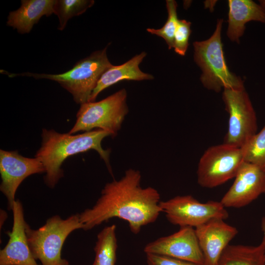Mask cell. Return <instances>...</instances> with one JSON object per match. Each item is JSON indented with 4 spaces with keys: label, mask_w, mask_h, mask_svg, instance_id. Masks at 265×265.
<instances>
[{
    "label": "cell",
    "mask_w": 265,
    "mask_h": 265,
    "mask_svg": "<svg viewBox=\"0 0 265 265\" xmlns=\"http://www.w3.org/2000/svg\"><path fill=\"white\" fill-rule=\"evenodd\" d=\"M141 180L140 171L131 168L120 179L106 184L95 205L80 214L83 229L118 217L126 221L131 232L137 234L143 226L154 222L161 212L160 194L152 187H142Z\"/></svg>",
    "instance_id": "obj_1"
},
{
    "label": "cell",
    "mask_w": 265,
    "mask_h": 265,
    "mask_svg": "<svg viewBox=\"0 0 265 265\" xmlns=\"http://www.w3.org/2000/svg\"><path fill=\"white\" fill-rule=\"evenodd\" d=\"M109 136H111L110 133L101 129L73 135L43 129L41 145L35 157L41 161L45 167V184L50 188H54L63 176L61 169L63 161L71 156L90 150L97 152L112 173L109 163L110 150L104 149L102 146L104 138Z\"/></svg>",
    "instance_id": "obj_2"
},
{
    "label": "cell",
    "mask_w": 265,
    "mask_h": 265,
    "mask_svg": "<svg viewBox=\"0 0 265 265\" xmlns=\"http://www.w3.org/2000/svg\"><path fill=\"white\" fill-rule=\"evenodd\" d=\"M107 46L96 51L88 56L78 61L70 70L58 74L24 72L10 73L3 70L1 73L9 77L18 76L45 79L58 83L70 92L75 102L80 105L89 102L90 96L103 74L112 66L106 54Z\"/></svg>",
    "instance_id": "obj_3"
},
{
    "label": "cell",
    "mask_w": 265,
    "mask_h": 265,
    "mask_svg": "<svg viewBox=\"0 0 265 265\" xmlns=\"http://www.w3.org/2000/svg\"><path fill=\"white\" fill-rule=\"evenodd\" d=\"M222 23V19L218 20L210 38L193 44L194 61L202 71L200 80L204 87L216 92L223 88L245 89L242 79L231 72L226 64L221 38Z\"/></svg>",
    "instance_id": "obj_4"
},
{
    "label": "cell",
    "mask_w": 265,
    "mask_h": 265,
    "mask_svg": "<svg viewBox=\"0 0 265 265\" xmlns=\"http://www.w3.org/2000/svg\"><path fill=\"white\" fill-rule=\"evenodd\" d=\"M83 228L80 214H73L66 219L55 215L36 230L27 223L26 233L33 257L42 265H70L68 261L61 257L63 245L72 232Z\"/></svg>",
    "instance_id": "obj_5"
},
{
    "label": "cell",
    "mask_w": 265,
    "mask_h": 265,
    "mask_svg": "<svg viewBox=\"0 0 265 265\" xmlns=\"http://www.w3.org/2000/svg\"><path fill=\"white\" fill-rule=\"evenodd\" d=\"M127 92L123 88L98 102H88L80 105L76 121L68 132L73 134L93 129H101L115 136L121 129L129 112Z\"/></svg>",
    "instance_id": "obj_6"
},
{
    "label": "cell",
    "mask_w": 265,
    "mask_h": 265,
    "mask_svg": "<svg viewBox=\"0 0 265 265\" xmlns=\"http://www.w3.org/2000/svg\"><path fill=\"white\" fill-rule=\"evenodd\" d=\"M244 161L242 149L225 143L207 149L197 170L198 184L213 188L235 178Z\"/></svg>",
    "instance_id": "obj_7"
},
{
    "label": "cell",
    "mask_w": 265,
    "mask_h": 265,
    "mask_svg": "<svg viewBox=\"0 0 265 265\" xmlns=\"http://www.w3.org/2000/svg\"><path fill=\"white\" fill-rule=\"evenodd\" d=\"M222 99L229 114L224 143L241 148L257 133L255 111L245 89H224Z\"/></svg>",
    "instance_id": "obj_8"
},
{
    "label": "cell",
    "mask_w": 265,
    "mask_h": 265,
    "mask_svg": "<svg viewBox=\"0 0 265 265\" xmlns=\"http://www.w3.org/2000/svg\"><path fill=\"white\" fill-rule=\"evenodd\" d=\"M159 206L168 221L180 227L195 228L211 219L219 218L225 220L229 217L226 208L220 201L201 203L189 195L177 196L167 201H160Z\"/></svg>",
    "instance_id": "obj_9"
},
{
    "label": "cell",
    "mask_w": 265,
    "mask_h": 265,
    "mask_svg": "<svg viewBox=\"0 0 265 265\" xmlns=\"http://www.w3.org/2000/svg\"><path fill=\"white\" fill-rule=\"evenodd\" d=\"M43 173H45V169L38 158L25 157L17 151L0 149V190L7 200L8 210H12L15 193L21 183L32 174Z\"/></svg>",
    "instance_id": "obj_10"
},
{
    "label": "cell",
    "mask_w": 265,
    "mask_h": 265,
    "mask_svg": "<svg viewBox=\"0 0 265 265\" xmlns=\"http://www.w3.org/2000/svg\"><path fill=\"white\" fill-rule=\"evenodd\" d=\"M144 252L204 265V258L195 229L183 227L177 232L147 243Z\"/></svg>",
    "instance_id": "obj_11"
},
{
    "label": "cell",
    "mask_w": 265,
    "mask_h": 265,
    "mask_svg": "<svg viewBox=\"0 0 265 265\" xmlns=\"http://www.w3.org/2000/svg\"><path fill=\"white\" fill-rule=\"evenodd\" d=\"M235 178L220 201L225 208L243 207L265 193V171L257 166L244 161Z\"/></svg>",
    "instance_id": "obj_12"
},
{
    "label": "cell",
    "mask_w": 265,
    "mask_h": 265,
    "mask_svg": "<svg viewBox=\"0 0 265 265\" xmlns=\"http://www.w3.org/2000/svg\"><path fill=\"white\" fill-rule=\"evenodd\" d=\"M13 223L12 230L6 232L8 241L0 251V265H39L33 257L26 233L22 204L16 200L12 207Z\"/></svg>",
    "instance_id": "obj_13"
},
{
    "label": "cell",
    "mask_w": 265,
    "mask_h": 265,
    "mask_svg": "<svg viewBox=\"0 0 265 265\" xmlns=\"http://www.w3.org/2000/svg\"><path fill=\"white\" fill-rule=\"evenodd\" d=\"M204 258V265H217L223 250L238 233L237 229L219 218L211 219L195 228Z\"/></svg>",
    "instance_id": "obj_14"
},
{
    "label": "cell",
    "mask_w": 265,
    "mask_h": 265,
    "mask_svg": "<svg viewBox=\"0 0 265 265\" xmlns=\"http://www.w3.org/2000/svg\"><path fill=\"white\" fill-rule=\"evenodd\" d=\"M146 55L145 52H142L121 65H112L101 76L89 102H94L102 91L121 81H141L154 79L152 75L142 72L139 67Z\"/></svg>",
    "instance_id": "obj_15"
},
{
    "label": "cell",
    "mask_w": 265,
    "mask_h": 265,
    "mask_svg": "<svg viewBox=\"0 0 265 265\" xmlns=\"http://www.w3.org/2000/svg\"><path fill=\"white\" fill-rule=\"evenodd\" d=\"M20 7L9 12L7 25L20 34L28 33L43 16L54 12L55 0H22Z\"/></svg>",
    "instance_id": "obj_16"
},
{
    "label": "cell",
    "mask_w": 265,
    "mask_h": 265,
    "mask_svg": "<svg viewBox=\"0 0 265 265\" xmlns=\"http://www.w3.org/2000/svg\"><path fill=\"white\" fill-rule=\"evenodd\" d=\"M227 35L232 41L239 42L245 25L251 21L265 23V11L261 5L251 0H229Z\"/></svg>",
    "instance_id": "obj_17"
},
{
    "label": "cell",
    "mask_w": 265,
    "mask_h": 265,
    "mask_svg": "<svg viewBox=\"0 0 265 265\" xmlns=\"http://www.w3.org/2000/svg\"><path fill=\"white\" fill-rule=\"evenodd\" d=\"M217 265H265V251L261 242L258 246L228 245Z\"/></svg>",
    "instance_id": "obj_18"
},
{
    "label": "cell",
    "mask_w": 265,
    "mask_h": 265,
    "mask_svg": "<svg viewBox=\"0 0 265 265\" xmlns=\"http://www.w3.org/2000/svg\"><path fill=\"white\" fill-rule=\"evenodd\" d=\"M117 248L116 226L113 224L105 227L97 235L92 265H115Z\"/></svg>",
    "instance_id": "obj_19"
},
{
    "label": "cell",
    "mask_w": 265,
    "mask_h": 265,
    "mask_svg": "<svg viewBox=\"0 0 265 265\" xmlns=\"http://www.w3.org/2000/svg\"><path fill=\"white\" fill-rule=\"evenodd\" d=\"M94 3L93 0H55L53 14L59 19L57 29L63 30L69 19L82 14Z\"/></svg>",
    "instance_id": "obj_20"
},
{
    "label": "cell",
    "mask_w": 265,
    "mask_h": 265,
    "mask_svg": "<svg viewBox=\"0 0 265 265\" xmlns=\"http://www.w3.org/2000/svg\"><path fill=\"white\" fill-rule=\"evenodd\" d=\"M244 161L265 171V126L241 148Z\"/></svg>",
    "instance_id": "obj_21"
},
{
    "label": "cell",
    "mask_w": 265,
    "mask_h": 265,
    "mask_svg": "<svg viewBox=\"0 0 265 265\" xmlns=\"http://www.w3.org/2000/svg\"><path fill=\"white\" fill-rule=\"evenodd\" d=\"M166 7L168 17L164 25L160 28H148L146 30L152 34L163 38L169 50L173 48L174 38L179 19L177 17V3L174 0H166Z\"/></svg>",
    "instance_id": "obj_22"
},
{
    "label": "cell",
    "mask_w": 265,
    "mask_h": 265,
    "mask_svg": "<svg viewBox=\"0 0 265 265\" xmlns=\"http://www.w3.org/2000/svg\"><path fill=\"white\" fill-rule=\"evenodd\" d=\"M191 23L186 20H179L174 38L173 48L177 54L184 56L188 47Z\"/></svg>",
    "instance_id": "obj_23"
},
{
    "label": "cell",
    "mask_w": 265,
    "mask_h": 265,
    "mask_svg": "<svg viewBox=\"0 0 265 265\" xmlns=\"http://www.w3.org/2000/svg\"><path fill=\"white\" fill-rule=\"evenodd\" d=\"M146 261L148 265H204L189 261L152 254H146Z\"/></svg>",
    "instance_id": "obj_24"
},
{
    "label": "cell",
    "mask_w": 265,
    "mask_h": 265,
    "mask_svg": "<svg viewBox=\"0 0 265 265\" xmlns=\"http://www.w3.org/2000/svg\"><path fill=\"white\" fill-rule=\"evenodd\" d=\"M261 229L264 234L262 243L264 245L265 256V216L262 219Z\"/></svg>",
    "instance_id": "obj_25"
},
{
    "label": "cell",
    "mask_w": 265,
    "mask_h": 265,
    "mask_svg": "<svg viewBox=\"0 0 265 265\" xmlns=\"http://www.w3.org/2000/svg\"><path fill=\"white\" fill-rule=\"evenodd\" d=\"M6 213L3 210H0V217H2V218H0V228H1V225L4 223V221L6 219V217L3 218Z\"/></svg>",
    "instance_id": "obj_26"
},
{
    "label": "cell",
    "mask_w": 265,
    "mask_h": 265,
    "mask_svg": "<svg viewBox=\"0 0 265 265\" xmlns=\"http://www.w3.org/2000/svg\"><path fill=\"white\" fill-rule=\"evenodd\" d=\"M261 3L262 4L261 5L265 11V1H263V2H261Z\"/></svg>",
    "instance_id": "obj_27"
}]
</instances>
